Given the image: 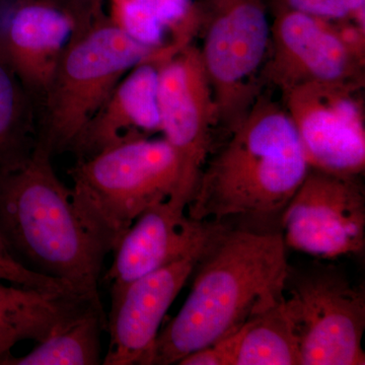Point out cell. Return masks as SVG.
<instances>
[{
  "label": "cell",
  "instance_id": "1",
  "mask_svg": "<svg viewBox=\"0 0 365 365\" xmlns=\"http://www.w3.org/2000/svg\"><path fill=\"white\" fill-rule=\"evenodd\" d=\"M289 268L280 230L223 225L197 264L179 313L158 333L150 365L178 364L276 306Z\"/></svg>",
  "mask_w": 365,
  "mask_h": 365
},
{
  "label": "cell",
  "instance_id": "2",
  "mask_svg": "<svg viewBox=\"0 0 365 365\" xmlns=\"http://www.w3.org/2000/svg\"><path fill=\"white\" fill-rule=\"evenodd\" d=\"M309 170L287 110L259 98L206 163L187 215L213 223L237 218L251 223L250 230H278L274 225H280Z\"/></svg>",
  "mask_w": 365,
  "mask_h": 365
},
{
  "label": "cell",
  "instance_id": "3",
  "mask_svg": "<svg viewBox=\"0 0 365 365\" xmlns=\"http://www.w3.org/2000/svg\"><path fill=\"white\" fill-rule=\"evenodd\" d=\"M52 158L36 145L25 165L0 170V235L21 265L104 307L98 282L107 253L79 215Z\"/></svg>",
  "mask_w": 365,
  "mask_h": 365
},
{
  "label": "cell",
  "instance_id": "4",
  "mask_svg": "<svg viewBox=\"0 0 365 365\" xmlns=\"http://www.w3.org/2000/svg\"><path fill=\"white\" fill-rule=\"evenodd\" d=\"M165 50L133 39L98 6L79 21L57 62L38 112L36 145L52 157L71 153L119 81Z\"/></svg>",
  "mask_w": 365,
  "mask_h": 365
},
{
  "label": "cell",
  "instance_id": "5",
  "mask_svg": "<svg viewBox=\"0 0 365 365\" xmlns=\"http://www.w3.org/2000/svg\"><path fill=\"white\" fill-rule=\"evenodd\" d=\"M68 174L79 215L108 254L144 210L175 195L180 167L167 140L150 137L78 160Z\"/></svg>",
  "mask_w": 365,
  "mask_h": 365
},
{
  "label": "cell",
  "instance_id": "6",
  "mask_svg": "<svg viewBox=\"0 0 365 365\" xmlns=\"http://www.w3.org/2000/svg\"><path fill=\"white\" fill-rule=\"evenodd\" d=\"M285 307L302 365H364L365 297L335 269L289 268Z\"/></svg>",
  "mask_w": 365,
  "mask_h": 365
},
{
  "label": "cell",
  "instance_id": "7",
  "mask_svg": "<svg viewBox=\"0 0 365 365\" xmlns=\"http://www.w3.org/2000/svg\"><path fill=\"white\" fill-rule=\"evenodd\" d=\"M158 110L163 138L179 160L180 177L173 202L187 209L210 150L217 110L200 53L185 45L158 69Z\"/></svg>",
  "mask_w": 365,
  "mask_h": 365
},
{
  "label": "cell",
  "instance_id": "8",
  "mask_svg": "<svg viewBox=\"0 0 365 365\" xmlns=\"http://www.w3.org/2000/svg\"><path fill=\"white\" fill-rule=\"evenodd\" d=\"M270 35L258 0H225L209 23L199 53L218 120L230 128L254 103V81L267 58Z\"/></svg>",
  "mask_w": 365,
  "mask_h": 365
},
{
  "label": "cell",
  "instance_id": "9",
  "mask_svg": "<svg viewBox=\"0 0 365 365\" xmlns=\"http://www.w3.org/2000/svg\"><path fill=\"white\" fill-rule=\"evenodd\" d=\"M287 249L319 259L359 255L365 247V193L359 177L309 169L281 216Z\"/></svg>",
  "mask_w": 365,
  "mask_h": 365
},
{
  "label": "cell",
  "instance_id": "10",
  "mask_svg": "<svg viewBox=\"0 0 365 365\" xmlns=\"http://www.w3.org/2000/svg\"><path fill=\"white\" fill-rule=\"evenodd\" d=\"M360 88L307 83L283 93L309 169L360 177L365 170Z\"/></svg>",
  "mask_w": 365,
  "mask_h": 365
},
{
  "label": "cell",
  "instance_id": "11",
  "mask_svg": "<svg viewBox=\"0 0 365 365\" xmlns=\"http://www.w3.org/2000/svg\"><path fill=\"white\" fill-rule=\"evenodd\" d=\"M105 0H9L2 7L0 55L16 72L37 111L57 62L79 21Z\"/></svg>",
  "mask_w": 365,
  "mask_h": 365
},
{
  "label": "cell",
  "instance_id": "12",
  "mask_svg": "<svg viewBox=\"0 0 365 365\" xmlns=\"http://www.w3.org/2000/svg\"><path fill=\"white\" fill-rule=\"evenodd\" d=\"M266 78L282 93L307 85H364V61L329 21L287 9L271 26Z\"/></svg>",
  "mask_w": 365,
  "mask_h": 365
},
{
  "label": "cell",
  "instance_id": "13",
  "mask_svg": "<svg viewBox=\"0 0 365 365\" xmlns=\"http://www.w3.org/2000/svg\"><path fill=\"white\" fill-rule=\"evenodd\" d=\"M223 225L193 220L170 198L144 210L113 251L104 277L111 304L138 278L187 257H202Z\"/></svg>",
  "mask_w": 365,
  "mask_h": 365
},
{
  "label": "cell",
  "instance_id": "14",
  "mask_svg": "<svg viewBox=\"0 0 365 365\" xmlns=\"http://www.w3.org/2000/svg\"><path fill=\"white\" fill-rule=\"evenodd\" d=\"M202 257L192 256L130 283L111 304L105 365H150L165 314Z\"/></svg>",
  "mask_w": 365,
  "mask_h": 365
},
{
  "label": "cell",
  "instance_id": "15",
  "mask_svg": "<svg viewBox=\"0 0 365 365\" xmlns=\"http://www.w3.org/2000/svg\"><path fill=\"white\" fill-rule=\"evenodd\" d=\"M160 62L146 60L119 81L74 144L71 153L78 160L162 131L158 100Z\"/></svg>",
  "mask_w": 365,
  "mask_h": 365
},
{
  "label": "cell",
  "instance_id": "16",
  "mask_svg": "<svg viewBox=\"0 0 365 365\" xmlns=\"http://www.w3.org/2000/svg\"><path fill=\"white\" fill-rule=\"evenodd\" d=\"M90 306L93 304L76 295L0 283V364L18 343L44 340Z\"/></svg>",
  "mask_w": 365,
  "mask_h": 365
},
{
  "label": "cell",
  "instance_id": "17",
  "mask_svg": "<svg viewBox=\"0 0 365 365\" xmlns=\"http://www.w3.org/2000/svg\"><path fill=\"white\" fill-rule=\"evenodd\" d=\"M223 339L232 365H302L299 341L284 299Z\"/></svg>",
  "mask_w": 365,
  "mask_h": 365
},
{
  "label": "cell",
  "instance_id": "18",
  "mask_svg": "<svg viewBox=\"0 0 365 365\" xmlns=\"http://www.w3.org/2000/svg\"><path fill=\"white\" fill-rule=\"evenodd\" d=\"M104 309L90 306L62 324L24 356L13 354L0 365H97L101 359V334L107 331Z\"/></svg>",
  "mask_w": 365,
  "mask_h": 365
},
{
  "label": "cell",
  "instance_id": "19",
  "mask_svg": "<svg viewBox=\"0 0 365 365\" xmlns=\"http://www.w3.org/2000/svg\"><path fill=\"white\" fill-rule=\"evenodd\" d=\"M35 102L11 66L0 55V170L28 162L37 141Z\"/></svg>",
  "mask_w": 365,
  "mask_h": 365
},
{
  "label": "cell",
  "instance_id": "20",
  "mask_svg": "<svg viewBox=\"0 0 365 365\" xmlns=\"http://www.w3.org/2000/svg\"><path fill=\"white\" fill-rule=\"evenodd\" d=\"M0 280L9 281L18 287L76 295L71 287L61 281L35 272L14 258L0 257Z\"/></svg>",
  "mask_w": 365,
  "mask_h": 365
},
{
  "label": "cell",
  "instance_id": "21",
  "mask_svg": "<svg viewBox=\"0 0 365 365\" xmlns=\"http://www.w3.org/2000/svg\"><path fill=\"white\" fill-rule=\"evenodd\" d=\"M160 19L168 30L176 31L177 42L180 45L188 44L190 0H133Z\"/></svg>",
  "mask_w": 365,
  "mask_h": 365
},
{
  "label": "cell",
  "instance_id": "22",
  "mask_svg": "<svg viewBox=\"0 0 365 365\" xmlns=\"http://www.w3.org/2000/svg\"><path fill=\"white\" fill-rule=\"evenodd\" d=\"M288 9L325 21H344L351 16L341 0H285Z\"/></svg>",
  "mask_w": 365,
  "mask_h": 365
},
{
  "label": "cell",
  "instance_id": "23",
  "mask_svg": "<svg viewBox=\"0 0 365 365\" xmlns=\"http://www.w3.org/2000/svg\"><path fill=\"white\" fill-rule=\"evenodd\" d=\"M343 4L347 7L348 11H350L351 16L364 11L365 0H341Z\"/></svg>",
  "mask_w": 365,
  "mask_h": 365
},
{
  "label": "cell",
  "instance_id": "24",
  "mask_svg": "<svg viewBox=\"0 0 365 365\" xmlns=\"http://www.w3.org/2000/svg\"><path fill=\"white\" fill-rule=\"evenodd\" d=\"M0 257H6V258H13L11 253H9V249H7L6 242L2 239L1 235H0Z\"/></svg>",
  "mask_w": 365,
  "mask_h": 365
},
{
  "label": "cell",
  "instance_id": "25",
  "mask_svg": "<svg viewBox=\"0 0 365 365\" xmlns=\"http://www.w3.org/2000/svg\"><path fill=\"white\" fill-rule=\"evenodd\" d=\"M9 0H0V9H2V7L6 6L7 2H9Z\"/></svg>",
  "mask_w": 365,
  "mask_h": 365
}]
</instances>
